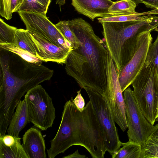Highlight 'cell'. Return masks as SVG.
Segmentation results:
<instances>
[{"label":"cell","instance_id":"29","mask_svg":"<svg viewBox=\"0 0 158 158\" xmlns=\"http://www.w3.org/2000/svg\"><path fill=\"white\" fill-rule=\"evenodd\" d=\"M136 5L143 4L146 7L151 9H158V0H131Z\"/></svg>","mask_w":158,"mask_h":158},{"label":"cell","instance_id":"6","mask_svg":"<svg viewBox=\"0 0 158 158\" xmlns=\"http://www.w3.org/2000/svg\"><path fill=\"white\" fill-rule=\"evenodd\" d=\"M86 91L98 119L104 138L105 146L112 156L122 146L115 121L103 96L89 89Z\"/></svg>","mask_w":158,"mask_h":158},{"label":"cell","instance_id":"4","mask_svg":"<svg viewBox=\"0 0 158 158\" xmlns=\"http://www.w3.org/2000/svg\"><path fill=\"white\" fill-rule=\"evenodd\" d=\"M131 85L135 98L148 122H156L158 101V75L152 61H146Z\"/></svg>","mask_w":158,"mask_h":158},{"label":"cell","instance_id":"33","mask_svg":"<svg viewBox=\"0 0 158 158\" xmlns=\"http://www.w3.org/2000/svg\"><path fill=\"white\" fill-rule=\"evenodd\" d=\"M66 0H56V4H58L60 7L64 5L65 3Z\"/></svg>","mask_w":158,"mask_h":158},{"label":"cell","instance_id":"17","mask_svg":"<svg viewBox=\"0 0 158 158\" xmlns=\"http://www.w3.org/2000/svg\"><path fill=\"white\" fill-rule=\"evenodd\" d=\"M158 15V9L138 12L127 15H109L97 19L100 23L103 22H120L140 20L148 18L153 15Z\"/></svg>","mask_w":158,"mask_h":158},{"label":"cell","instance_id":"15","mask_svg":"<svg viewBox=\"0 0 158 158\" xmlns=\"http://www.w3.org/2000/svg\"><path fill=\"white\" fill-rule=\"evenodd\" d=\"M21 140L19 136L0 134V158H28Z\"/></svg>","mask_w":158,"mask_h":158},{"label":"cell","instance_id":"11","mask_svg":"<svg viewBox=\"0 0 158 158\" xmlns=\"http://www.w3.org/2000/svg\"><path fill=\"white\" fill-rule=\"evenodd\" d=\"M151 31L143 32L139 35L135 52L129 62L118 73L122 92L131 84L143 67L153 38Z\"/></svg>","mask_w":158,"mask_h":158},{"label":"cell","instance_id":"7","mask_svg":"<svg viewBox=\"0 0 158 158\" xmlns=\"http://www.w3.org/2000/svg\"><path fill=\"white\" fill-rule=\"evenodd\" d=\"M106 72L107 88L102 96L115 122L124 132L127 128L125 101L114 64L109 53L107 58Z\"/></svg>","mask_w":158,"mask_h":158},{"label":"cell","instance_id":"27","mask_svg":"<svg viewBox=\"0 0 158 158\" xmlns=\"http://www.w3.org/2000/svg\"><path fill=\"white\" fill-rule=\"evenodd\" d=\"M11 0H0V15L7 20L12 17L10 10Z\"/></svg>","mask_w":158,"mask_h":158},{"label":"cell","instance_id":"16","mask_svg":"<svg viewBox=\"0 0 158 158\" xmlns=\"http://www.w3.org/2000/svg\"><path fill=\"white\" fill-rule=\"evenodd\" d=\"M30 122L25 100H20L16 107L7 129L8 134L19 137L20 132Z\"/></svg>","mask_w":158,"mask_h":158},{"label":"cell","instance_id":"28","mask_svg":"<svg viewBox=\"0 0 158 158\" xmlns=\"http://www.w3.org/2000/svg\"><path fill=\"white\" fill-rule=\"evenodd\" d=\"M81 90L77 92V95L73 99V102L78 110L81 112H82L85 106V100L82 96L81 93Z\"/></svg>","mask_w":158,"mask_h":158},{"label":"cell","instance_id":"31","mask_svg":"<svg viewBox=\"0 0 158 158\" xmlns=\"http://www.w3.org/2000/svg\"><path fill=\"white\" fill-rule=\"evenodd\" d=\"M63 158H88L85 155H81L77 150L74 153L63 157Z\"/></svg>","mask_w":158,"mask_h":158},{"label":"cell","instance_id":"1","mask_svg":"<svg viewBox=\"0 0 158 158\" xmlns=\"http://www.w3.org/2000/svg\"><path fill=\"white\" fill-rule=\"evenodd\" d=\"M69 26L80 42L69 54L65 63L67 73L81 89L103 95L107 88L106 61L109 53L91 26L81 18L68 20Z\"/></svg>","mask_w":158,"mask_h":158},{"label":"cell","instance_id":"20","mask_svg":"<svg viewBox=\"0 0 158 158\" xmlns=\"http://www.w3.org/2000/svg\"><path fill=\"white\" fill-rule=\"evenodd\" d=\"M51 0H25L19 11L32 12L46 15Z\"/></svg>","mask_w":158,"mask_h":158},{"label":"cell","instance_id":"18","mask_svg":"<svg viewBox=\"0 0 158 158\" xmlns=\"http://www.w3.org/2000/svg\"><path fill=\"white\" fill-rule=\"evenodd\" d=\"M121 144L123 147L111 156L112 158H140L142 152L140 144L129 140Z\"/></svg>","mask_w":158,"mask_h":158},{"label":"cell","instance_id":"9","mask_svg":"<svg viewBox=\"0 0 158 158\" xmlns=\"http://www.w3.org/2000/svg\"><path fill=\"white\" fill-rule=\"evenodd\" d=\"M17 12L28 31L42 36L56 46L73 49L70 43L63 36L46 15L30 11Z\"/></svg>","mask_w":158,"mask_h":158},{"label":"cell","instance_id":"34","mask_svg":"<svg viewBox=\"0 0 158 158\" xmlns=\"http://www.w3.org/2000/svg\"><path fill=\"white\" fill-rule=\"evenodd\" d=\"M158 117V104H157V115H156V118Z\"/></svg>","mask_w":158,"mask_h":158},{"label":"cell","instance_id":"2","mask_svg":"<svg viewBox=\"0 0 158 158\" xmlns=\"http://www.w3.org/2000/svg\"><path fill=\"white\" fill-rule=\"evenodd\" d=\"M0 134L6 133L22 97L40 84L50 80L54 71L30 63L17 54L0 48Z\"/></svg>","mask_w":158,"mask_h":158},{"label":"cell","instance_id":"26","mask_svg":"<svg viewBox=\"0 0 158 158\" xmlns=\"http://www.w3.org/2000/svg\"><path fill=\"white\" fill-rule=\"evenodd\" d=\"M146 61H152L158 75V35L149 48Z\"/></svg>","mask_w":158,"mask_h":158},{"label":"cell","instance_id":"8","mask_svg":"<svg viewBox=\"0 0 158 158\" xmlns=\"http://www.w3.org/2000/svg\"><path fill=\"white\" fill-rule=\"evenodd\" d=\"M124 92L128 139L140 144L142 147L150 135L154 125L142 113L131 88L128 87Z\"/></svg>","mask_w":158,"mask_h":158},{"label":"cell","instance_id":"32","mask_svg":"<svg viewBox=\"0 0 158 158\" xmlns=\"http://www.w3.org/2000/svg\"><path fill=\"white\" fill-rule=\"evenodd\" d=\"M156 121L157 123L154 127L150 135L158 137V117L156 118Z\"/></svg>","mask_w":158,"mask_h":158},{"label":"cell","instance_id":"23","mask_svg":"<svg viewBox=\"0 0 158 158\" xmlns=\"http://www.w3.org/2000/svg\"><path fill=\"white\" fill-rule=\"evenodd\" d=\"M55 25L63 36L70 43L73 49L78 48L80 42L70 29L69 25L68 20H61Z\"/></svg>","mask_w":158,"mask_h":158},{"label":"cell","instance_id":"14","mask_svg":"<svg viewBox=\"0 0 158 158\" xmlns=\"http://www.w3.org/2000/svg\"><path fill=\"white\" fill-rule=\"evenodd\" d=\"M22 146L28 158H46L45 140L39 129L31 127L23 137Z\"/></svg>","mask_w":158,"mask_h":158},{"label":"cell","instance_id":"13","mask_svg":"<svg viewBox=\"0 0 158 158\" xmlns=\"http://www.w3.org/2000/svg\"><path fill=\"white\" fill-rule=\"evenodd\" d=\"M71 4L78 13L92 21L98 17L110 15L109 9L114 2L111 0H71Z\"/></svg>","mask_w":158,"mask_h":158},{"label":"cell","instance_id":"19","mask_svg":"<svg viewBox=\"0 0 158 158\" xmlns=\"http://www.w3.org/2000/svg\"><path fill=\"white\" fill-rule=\"evenodd\" d=\"M137 5L131 0L114 2L109 9L110 15H127L135 13Z\"/></svg>","mask_w":158,"mask_h":158},{"label":"cell","instance_id":"3","mask_svg":"<svg viewBox=\"0 0 158 158\" xmlns=\"http://www.w3.org/2000/svg\"><path fill=\"white\" fill-rule=\"evenodd\" d=\"M109 54L118 73L133 56L141 33L148 31L158 32V16L133 21L101 23Z\"/></svg>","mask_w":158,"mask_h":158},{"label":"cell","instance_id":"30","mask_svg":"<svg viewBox=\"0 0 158 158\" xmlns=\"http://www.w3.org/2000/svg\"><path fill=\"white\" fill-rule=\"evenodd\" d=\"M25 0H11L10 10L12 14L17 12Z\"/></svg>","mask_w":158,"mask_h":158},{"label":"cell","instance_id":"21","mask_svg":"<svg viewBox=\"0 0 158 158\" xmlns=\"http://www.w3.org/2000/svg\"><path fill=\"white\" fill-rule=\"evenodd\" d=\"M18 28L9 25L0 19V45L15 46V35Z\"/></svg>","mask_w":158,"mask_h":158},{"label":"cell","instance_id":"10","mask_svg":"<svg viewBox=\"0 0 158 158\" xmlns=\"http://www.w3.org/2000/svg\"><path fill=\"white\" fill-rule=\"evenodd\" d=\"M73 100L72 97L64 106L59 129L55 137L50 141V148L47 150L49 158H54L73 146V127L77 107Z\"/></svg>","mask_w":158,"mask_h":158},{"label":"cell","instance_id":"5","mask_svg":"<svg viewBox=\"0 0 158 158\" xmlns=\"http://www.w3.org/2000/svg\"><path fill=\"white\" fill-rule=\"evenodd\" d=\"M30 122L42 131L51 127L55 118L52 98L40 85L29 90L24 96Z\"/></svg>","mask_w":158,"mask_h":158},{"label":"cell","instance_id":"12","mask_svg":"<svg viewBox=\"0 0 158 158\" xmlns=\"http://www.w3.org/2000/svg\"><path fill=\"white\" fill-rule=\"evenodd\" d=\"M30 40L36 54V57L43 61H52L65 64L73 50L53 44L40 35L28 31Z\"/></svg>","mask_w":158,"mask_h":158},{"label":"cell","instance_id":"22","mask_svg":"<svg viewBox=\"0 0 158 158\" xmlns=\"http://www.w3.org/2000/svg\"><path fill=\"white\" fill-rule=\"evenodd\" d=\"M15 46L36 56V52L30 40L27 30L18 29L15 33Z\"/></svg>","mask_w":158,"mask_h":158},{"label":"cell","instance_id":"25","mask_svg":"<svg viewBox=\"0 0 158 158\" xmlns=\"http://www.w3.org/2000/svg\"><path fill=\"white\" fill-rule=\"evenodd\" d=\"M0 48L13 52L26 61L38 65H42V60L29 52L11 44L0 45Z\"/></svg>","mask_w":158,"mask_h":158},{"label":"cell","instance_id":"24","mask_svg":"<svg viewBox=\"0 0 158 158\" xmlns=\"http://www.w3.org/2000/svg\"><path fill=\"white\" fill-rule=\"evenodd\" d=\"M140 158H158V137L149 136L142 147Z\"/></svg>","mask_w":158,"mask_h":158}]
</instances>
